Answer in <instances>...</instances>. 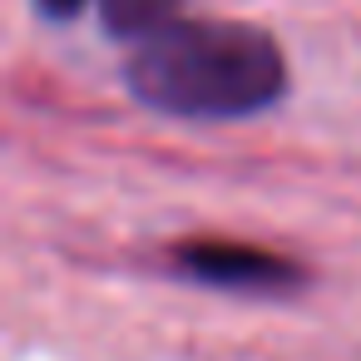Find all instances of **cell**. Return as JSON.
Masks as SVG:
<instances>
[{
	"label": "cell",
	"mask_w": 361,
	"mask_h": 361,
	"mask_svg": "<svg viewBox=\"0 0 361 361\" xmlns=\"http://www.w3.org/2000/svg\"><path fill=\"white\" fill-rule=\"evenodd\" d=\"M139 104L173 119H247L282 99L287 65L267 30L243 20H169L124 65Z\"/></svg>",
	"instance_id": "obj_1"
},
{
	"label": "cell",
	"mask_w": 361,
	"mask_h": 361,
	"mask_svg": "<svg viewBox=\"0 0 361 361\" xmlns=\"http://www.w3.org/2000/svg\"><path fill=\"white\" fill-rule=\"evenodd\" d=\"M173 267L203 287H223V292H292L302 287V267H292L277 252H262L252 243H183L173 252Z\"/></svg>",
	"instance_id": "obj_2"
},
{
	"label": "cell",
	"mask_w": 361,
	"mask_h": 361,
	"mask_svg": "<svg viewBox=\"0 0 361 361\" xmlns=\"http://www.w3.org/2000/svg\"><path fill=\"white\" fill-rule=\"evenodd\" d=\"M178 0H99V16H104V30L119 35V40H144L154 30L169 25Z\"/></svg>",
	"instance_id": "obj_3"
},
{
	"label": "cell",
	"mask_w": 361,
	"mask_h": 361,
	"mask_svg": "<svg viewBox=\"0 0 361 361\" xmlns=\"http://www.w3.org/2000/svg\"><path fill=\"white\" fill-rule=\"evenodd\" d=\"M35 6L45 11V16H55V20H65V16H75L85 0H35Z\"/></svg>",
	"instance_id": "obj_4"
}]
</instances>
